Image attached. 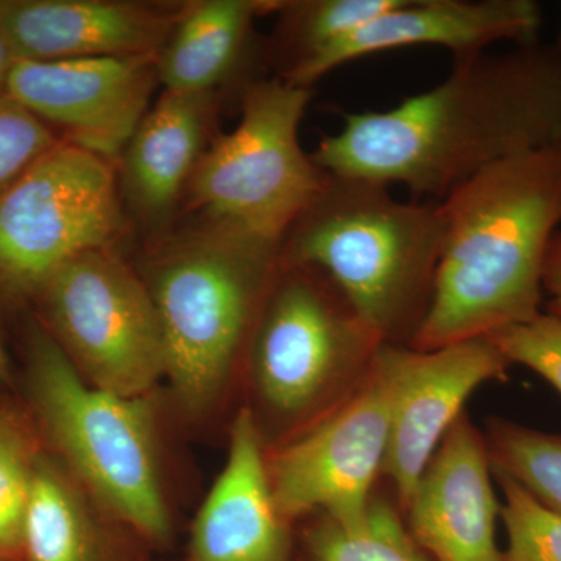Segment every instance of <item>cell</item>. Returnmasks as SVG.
<instances>
[{
  "instance_id": "6da1fadb",
  "label": "cell",
  "mask_w": 561,
  "mask_h": 561,
  "mask_svg": "<svg viewBox=\"0 0 561 561\" xmlns=\"http://www.w3.org/2000/svg\"><path fill=\"white\" fill-rule=\"evenodd\" d=\"M561 140V50L515 46L454 60L437 87L386 111L350 113L312 158L332 175L442 202L490 165Z\"/></svg>"
},
{
  "instance_id": "7a4b0ae2",
  "label": "cell",
  "mask_w": 561,
  "mask_h": 561,
  "mask_svg": "<svg viewBox=\"0 0 561 561\" xmlns=\"http://www.w3.org/2000/svg\"><path fill=\"white\" fill-rule=\"evenodd\" d=\"M438 205L440 261L408 346L490 337L542 312L546 256L561 228V140L490 165Z\"/></svg>"
},
{
  "instance_id": "3957f363",
  "label": "cell",
  "mask_w": 561,
  "mask_h": 561,
  "mask_svg": "<svg viewBox=\"0 0 561 561\" xmlns=\"http://www.w3.org/2000/svg\"><path fill=\"white\" fill-rule=\"evenodd\" d=\"M445 239L435 202L332 175L280 242L279 264L321 273L386 343H411L426 316Z\"/></svg>"
},
{
  "instance_id": "277c9868",
  "label": "cell",
  "mask_w": 561,
  "mask_h": 561,
  "mask_svg": "<svg viewBox=\"0 0 561 561\" xmlns=\"http://www.w3.org/2000/svg\"><path fill=\"white\" fill-rule=\"evenodd\" d=\"M147 284L160 319L164 376L191 409L230 375L279 271L280 243L203 224L164 243Z\"/></svg>"
},
{
  "instance_id": "5b68a950",
  "label": "cell",
  "mask_w": 561,
  "mask_h": 561,
  "mask_svg": "<svg viewBox=\"0 0 561 561\" xmlns=\"http://www.w3.org/2000/svg\"><path fill=\"white\" fill-rule=\"evenodd\" d=\"M28 375L36 412L81 481L147 540L171 534L146 398L98 389L57 339L32 330Z\"/></svg>"
},
{
  "instance_id": "8992f818",
  "label": "cell",
  "mask_w": 561,
  "mask_h": 561,
  "mask_svg": "<svg viewBox=\"0 0 561 561\" xmlns=\"http://www.w3.org/2000/svg\"><path fill=\"white\" fill-rule=\"evenodd\" d=\"M311 99V88L279 77L243 88L239 124L213 140L187 184L205 224L283 242L330 179L300 142Z\"/></svg>"
},
{
  "instance_id": "52a82bcc",
  "label": "cell",
  "mask_w": 561,
  "mask_h": 561,
  "mask_svg": "<svg viewBox=\"0 0 561 561\" xmlns=\"http://www.w3.org/2000/svg\"><path fill=\"white\" fill-rule=\"evenodd\" d=\"M124 230L113 162L60 140L0 195V287L39 294L68 262Z\"/></svg>"
},
{
  "instance_id": "ba28073f",
  "label": "cell",
  "mask_w": 561,
  "mask_h": 561,
  "mask_svg": "<svg viewBox=\"0 0 561 561\" xmlns=\"http://www.w3.org/2000/svg\"><path fill=\"white\" fill-rule=\"evenodd\" d=\"M383 343L321 273L279 264L253 332L254 378L272 409L298 415L360 381Z\"/></svg>"
},
{
  "instance_id": "9c48e42d",
  "label": "cell",
  "mask_w": 561,
  "mask_h": 561,
  "mask_svg": "<svg viewBox=\"0 0 561 561\" xmlns=\"http://www.w3.org/2000/svg\"><path fill=\"white\" fill-rule=\"evenodd\" d=\"M39 294L50 334L92 386L142 398L164 376L160 319L149 286L111 249L68 262Z\"/></svg>"
},
{
  "instance_id": "30bf717a",
  "label": "cell",
  "mask_w": 561,
  "mask_h": 561,
  "mask_svg": "<svg viewBox=\"0 0 561 561\" xmlns=\"http://www.w3.org/2000/svg\"><path fill=\"white\" fill-rule=\"evenodd\" d=\"M391 394L393 373L383 343L360 382L267 461L284 522L321 511L342 529L364 526L389 448Z\"/></svg>"
},
{
  "instance_id": "8fae6325",
  "label": "cell",
  "mask_w": 561,
  "mask_h": 561,
  "mask_svg": "<svg viewBox=\"0 0 561 561\" xmlns=\"http://www.w3.org/2000/svg\"><path fill=\"white\" fill-rule=\"evenodd\" d=\"M157 58L14 60L5 95L60 128L66 142L114 162L149 111Z\"/></svg>"
},
{
  "instance_id": "7c38bea8",
  "label": "cell",
  "mask_w": 561,
  "mask_h": 561,
  "mask_svg": "<svg viewBox=\"0 0 561 561\" xmlns=\"http://www.w3.org/2000/svg\"><path fill=\"white\" fill-rule=\"evenodd\" d=\"M391 373L390 438L382 472L397 489L402 511L421 474L472 391L504 379L508 360L489 337L430 351L386 343Z\"/></svg>"
},
{
  "instance_id": "4fadbf2b",
  "label": "cell",
  "mask_w": 561,
  "mask_h": 561,
  "mask_svg": "<svg viewBox=\"0 0 561 561\" xmlns=\"http://www.w3.org/2000/svg\"><path fill=\"white\" fill-rule=\"evenodd\" d=\"M541 7L534 0H400L359 31L279 79L302 88L331 70L379 51L443 47L454 60L472 57L493 44L538 43Z\"/></svg>"
},
{
  "instance_id": "5bb4252c",
  "label": "cell",
  "mask_w": 561,
  "mask_h": 561,
  "mask_svg": "<svg viewBox=\"0 0 561 561\" xmlns=\"http://www.w3.org/2000/svg\"><path fill=\"white\" fill-rule=\"evenodd\" d=\"M181 10L124 0H0V25L14 60L158 57Z\"/></svg>"
},
{
  "instance_id": "9a60e30c",
  "label": "cell",
  "mask_w": 561,
  "mask_h": 561,
  "mask_svg": "<svg viewBox=\"0 0 561 561\" xmlns=\"http://www.w3.org/2000/svg\"><path fill=\"white\" fill-rule=\"evenodd\" d=\"M493 465L485 438L461 415L421 474L405 512L413 538L437 561H502Z\"/></svg>"
},
{
  "instance_id": "2e32d148",
  "label": "cell",
  "mask_w": 561,
  "mask_h": 561,
  "mask_svg": "<svg viewBox=\"0 0 561 561\" xmlns=\"http://www.w3.org/2000/svg\"><path fill=\"white\" fill-rule=\"evenodd\" d=\"M286 526L273 500L256 423L242 411L227 465L195 519L191 560L289 561Z\"/></svg>"
},
{
  "instance_id": "e0dca14e",
  "label": "cell",
  "mask_w": 561,
  "mask_h": 561,
  "mask_svg": "<svg viewBox=\"0 0 561 561\" xmlns=\"http://www.w3.org/2000/svg\"><path fill=\"white\" fill-rule=\"evenodd\" d=\"M214 92L162 91L122 153V183L146 219L168 216L190 184L205 146Z\"/></svg>"
},
{
  "instance_id": "ac0fdd59",
  "label": "cell",
  "mask_w": 561,
  "mask_h": 561,
  "mask_svg": "<svg viewBox=\"0 0 561 561\" xmlns=\"http://www.w3.org/2000/svg\"><path fill=\"white\" fill-rule=\"evenodd\" d=\"M272 0L187 3L157 58L164 91L209 94L245 60L256 18L278 10Z\"/></svg>"
},
{
  "instance_id": "d6986e66",
  "label": "cell",
  "mask_w": 561,
  "mask_h": 561,
  "mask_svg": "<svg viewBox=\"0 0 561 561\" xmlns=\"http://www.w3.org/2000/svg\"><path fill=\"white\" fill-rule=\"evenodd\" d=\"M22 552L31 561H99L98 538L79 496L44 461L33 472Z\"/></svg>"
},
{
  "instance_id": "ffe728a7",
  "label": "cell",
  "mask_w": 561,
  "mask_h": 561,
  "mask_svg": "<svg viewBox=\"0 0 561 561\" xmlns=\"http://www.w3.org/2000/svg\"><path fill=\"white\" fill-rule=\"evenodd\" d=\"M400 0H306L279 2L280 47L289 54L284 77L348 38Z\"/></svg>"
},
{
  "instance_id": "44dd1931",
  "label": "cell",
  "mask_w": 561,
  "mask_h": 561,
  "mask_svg": "<svg viewBox=\"0 0 561 561\" xmlns=\"http://www.w3.org/2000/svg\"><path fill=\"white\" fill-rule=\"evenodd\" d=\"M485 442L493 470L504 472L561 513V434L493 420Z\"/></svg>"
},
{
  "instance_id": "7402d4cb",
  "label": "cell",
  "mask_w": 561,
  "mask_h": 561,
  "mask_svg": "<svg viewBox=\"0 0 561 561\" xmlns=\"http://www.w3.org/2000/svg\"><path fill=\"white\" fill-rule=\"evenodd\" d=\"M311 561H426L397 512L381 500H371L367 522L345 530L324 516L308 534Z\"/></svg>"
},
{
  "instance_id": "603a6c76",
  "label": "cell",
  "mask_w": 561,
  "mask_h": 561,
  "mask_svg": "<svg viewBox=\"0 0 561 561\" xmlns=\"http://www.w3.org/2000/svg\"><path fill=\"white\" fill-rule=\"evenodd\" d=\"M36 465L27 427L16 413L0 409V560L22 551V526Z\"/></svg>"
},
{
  "instance_id": "cb8c5ba5",
  "label": "cell",
  "mask_w": 561,
  "mask_h": 561,
  "mask_svg": "<svg viewBox=\"0 0 561 561\" xmlns=\"http://www.w3.org/2000/svg\"><path fill=\"white\" fill-rule=\"evenodd\" d=\"M504 502L500 516L507 531L502 561H561V513L537 500L504 472L493 470Z\"/></svg>"
},
{
  "instance_id": "d4e9b609",
  "label": "cell",
  "mask_w": 561,
  "mask_h": 561,
  "mask_svg": "<svg viewBox=\"0 0 561 561\" xmlns=\"http://www.w3.org/2000/svg\"><path fill=\"white\" fill-rule=\"evenodd\" d=\"M60 140L21 103L0 95V195Z\"/></svg>"
},
{
  "instance_id": "484cf974",
  "label": "cell",
  "mask_w": 561,
  "mask_h": 561,
  "mask_svg": "<svg viewBox=\"0 0 561 561\" xmlns=\"http://www.w3.org/2000/svg\"><path fill=\"white\" fill-rule=\"evenodd\" d=\"M489 339L508 364L537 373L561 394V317L542 311Z\"/></svg>"
},
{
  "instance_id": "4316f807",
  "label": "cell",
  "mask_w": 561,
  "mask_h": 561,
  "mask_svg": "<svg viewBox=\"0 0 561 561\" xmlns=\"http://www.w3.org/2000/svg\"><path fill=\"white\" fill-rule=\"evenodd\" d=\"M546 312L561 317V228L553 236L542 273Z\"/></svg>"
},
{
  "instance_id": "83f0119b",
  "label": "cell",
  "mask_w": 561,
  "mask_h": 561,
  "mask_svg": "<svg viewBox=\"0 0 561 561\" xmlns=\"http://www.w3.org/2000/svg\"><path fill=\"white\" fill-rule=\"evenodd\" d=\"M13 62V51L10 49V44L5 38L2 25H0V95L5 94L7 80H9V73Z\"/></svg>"
},
{
  "instance_id": "f1b7e54d",
  "label": "cell",
  "mask_w": 561,
  "mask_h": 561,
  "mask_svg": "<svg viewBox=\"0 0 561 561\" xmlns=\"http://www.w3.org/2000/svg\"><path fill=\"white\" fill-rule=\"evenodd\" d=\"M10 381V362L3 350L2 341H0V382Z\"/></svg>"
},
{
  "instance_id": "f546056e",
  "label": "cell",
  "mask_w": 561,
  "mask_h": 561,
  "mask_svg": "<svg viewBox=\"0 0 561 561\" xmlns=\"http://www.w3.org/2000/svg\"><path fill=\"white\" fill-rule=\"evenodd\" d=\"M553 46H556L557 49L561 50V24H560L559 36H557V43L553 44Z\"/></svg>"
}]
</instances>
